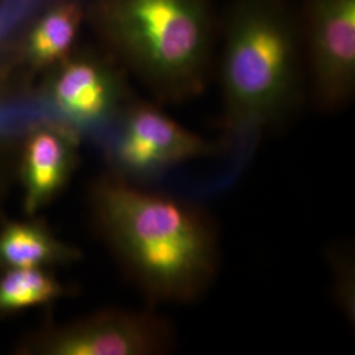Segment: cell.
<instances>
[{
	"label": "cell",
	"instance_id": "ba28073f",
	"mask_svg": "<svg viewBox=\"0 0 355 355\" xmlns=\"http://www.w3.org/2000/svg\"><path fill=\"white\" fill-rule=\"evenodd\" d=\"M78 133L66 125L36 130L28 141L23 164L26 208L33 214L64 189L76 165Z\"/></svg>",
	"mask_w": 355,
	"mask_h": 355
},
{
	"label": "cell",
	"instance_id": "52a82bcc",
	"mask_svg": "<svg viewBox=\"0 0 355 355\" xmlns=\"http://www.w3.org/2000/svg\"><path fill=\"white\" fill-rule=\"evenodd\" d=\"M121 99L119 79L102 64L76 60L64 64L51 89V101L66 127L94 130L105 125Z\"/></svg>",
	"mask_w": 355,
	"mask_h": 355
},
{
	"label": "cell",
	"instance_id": "5b68a950",
	"mask_svg": "<svg viewBox=\"0 0 355 355\" xmlns=\"http://www.w3.org/2000/svg\"><path fill=\"white\" fill-rule=\"evenodd\" d=\"M217 150V145L179 124L161 104L150 102L129 104L107 148L117 175L133 183L161 177L175 166Z\"/></svg>",
	"mask_w": 355,
	"mask_h": 355
},
{
	"label": "cell",
	"instance_id": "6da1fadb",
	"mask_svg": "<svg viewBox=\"0 0 355 355\" xmlns=\"http://www.w3.org/2000/svg\"><path fill=\"white\" fill-rule=\"evenodd\" d=\"M92 207L105 240L150 304L195 302L214 283L217 232L198 205L117 175L95 186Z\"/></svg>",
	"mask_w": 355,
	"mask_h": 355
},
{
	"label": "cell",
	"instance_id": "30bf717a",
	"mask_svg": "<svg viewBox=\"0 0 355 355\" xmlns=\"http://www.w3.org/2000/svg\"><path fill=\"white\" fill-rule=\"evenodd\" d=\"M64 291L44 268H7L0 277V313L51 303Z\"/></svg>",
	"mask_w": 355,
	"mask_h": 355
},
{
	"label": "cell",
	"instance_id": "8fae6325",
	"mask_svg": "<svg viewBox=\"0 0 355 355\" xmlns=\"http://www.w3.org/2000/svg\"><path fill=\"white\" fill-rule=\"evenodd\" d=\"M79 26V12L74 6H61L48 13L32 36V53L41 64L61 60L71 49Z\"/></svg>",
	"mask_w": 355,
	"mask_h": 355
},
{
	"label": "cell",
	"instance_id": "7a4b0ae2",
	"mask_svg": "<svg viewBox=\"0 0 355 355\" xmlns=\"http://www.w3.org/2000/svg\"><path fill=\"white\" fill-rule=\"evenodd\" d=\"M304 67L297 8L290 0H232L220 62L229 139L245 145L288 114Z\"/></svg>",
	"mask_w": 355,
	"mask_h": 355
},
{
	"label": "cell",
	"instance_id": "8992f818",
	"mask_svg": "<svg viewBox=\"0 0 355 355\" xmlns=\"http://www.w3.org/2000/svg\"><path fill=\"white\" fill-rule=\"evenodd\" d=\"M175 331L153 311L110 309L53 330L41 343L54 355H159L171 352Z\"/></svg>",
	"mask_w": 355,
	"mask_h": 355
},
{
	"label": "cell",
	"instance_id": "3957f363",
	"mask_svg": "<svg viewBox=\"0 0 355 355\" xmlns=\"http://www.w3.org/2000/svg\"><path fill=\"white\" fill-rule=\"evenodd\" d=\"M102 19L154 102L182 104L203 94L215 44L209 0H107Z\"/></svg>",
	"mask_w": 355,
	"mask_h": 355
},
{
	"label": "cell",
	"instance_id": "9c48e42d",
	"mask_svg": "<svg viewBox=\"0 0 355 355\" xmlns=\"http://www.w3.org/2000/svg\"><path fill=\"white\" fill-rule=\"evenodd\" d=\"M79 250L36 223H13L0 232V266L42 268L74 262Z\"/></svg>",
	"mask_w": 355,
	"mask_h": 355
},
{
	"label": "cell",
	"instance_id": "277c9868",
	"mask_svg": "<svg viewBox=\"0 0 355 355\" xmlns=\"http://www.w3.org/2000/svg\"><path fill=\"white\" fill-rule=\"evenodd\" d=\"M297 16L313 102L340 111L355 92V0H302Z\"/></svg>",
	"mask_w": 355,
	"mask_h": 355
}]
</instances>
